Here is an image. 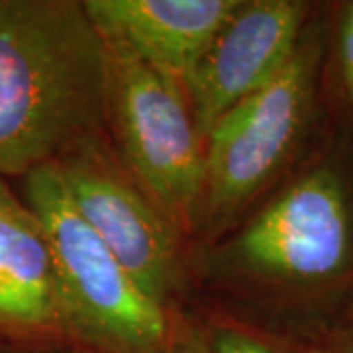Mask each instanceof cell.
Segmentation results:
<instances>
[{
	"mask_svg": "<svg viewBox=\"0 0 353 353\" xmlns=\"http://www.w3.org/2000/svg\"><path fill=\"white\" fill-rule=\"evenodd\" d=\"M208 273L308 338L353 301V143L328 130L304 161L210 245Z\"/></svg>",
	"mask_w": 353,
	"mask_h": 353,
	"instance_id": "6da1fadb",
	"label": "cell"
},
{
	"mask_svg": "<svg viewBox=\"0 0 353 353\" xmlns=\"http://www.w3.org/2000/svg\"><path fill=\"white\" fill-rule=\"evenodd\" d=\"M106 41L81 0H0V176L106 132Z\"/></svg>",
	"mask_w": 353,
	"mask_h": 353,
	"instance_id": "7a4b0ae2",
	"label": "cell"
},
{
	"mask_svg": "<svg viewBox=\"0 0 353 353\" xmlns=\"http://www.w3.org/2000/svg\"><path fill=\"white\" fill-rule=\"evenodd\" d=\"M324 50L326 18L320 8L289 65L208 132L192 236L208 245L224 238L314 150Z\"/></svg>",
	"mask_w": 353,
	"mask_h": 353,
	"instance_id": "3957f363",
	"label": "cell"
},
{
	"mask_svg": "<svg viewBox=\"0 0 353 353\" xmlns=\"http://www.w3.org/2000/svg\"><path fill=\"white\" fill-rule=\"evenodd\" d=\"M22 181V199L50 243L55 277L77 350L161 353L173 312L138 285L108 245L81 218L53 165Z\"/></svg>",
	"mask_w": 353,
	"mask_h": 353,
	"instance_id": "277c9868",
	"label": "cell"
},
{
	"mask_svg": "<svg viewBox=\"0 0 353 353\" xmlns=\"http://www.w3.org/2000/svg\"><path fill=\"white\" fill-rule=\"evenodd\" d=\"M106 41V39H104ZM106 132L128 171L185 236L194 232L204 138L185 90L124 48L106 41Z\"/></svg>",
	"mask_w": 353,
	"mask_h": 353,
	"instance_id": "5b68a950",
	"label": "cell"
},
{
	"mask_svg": "<svg viewBox=\"0 0 353 353\" xmlns=\"http://www.w3.org/2000/svg\"><path fill=\"white\" fill-rule=\"evenodd\" d=\"M51 165L77 212L139 287L176 310L187 281L185 234L128 171L108 132L79 141Z\"/></svg>",
	"mask_w": 353,
	"mask_h": 353,
	"instance_id": "8992f818",
	"label": "cell"
},
{
	"mask_svg": "<svg viewBox=\"0 0 353 353\" xmlns=\"http://www.w3.org/2000/svg\"><path fill=\"white\" fill-rule=\"evenodd\" d=\"M318 10L304 0H241L181 83L202 138L289 65Z\"/></svg>",
	"mask_w": 353,
	"mask_h": 353,
	"instance_id": "52a82bcc",
	"label": "cell"
},
{
	"mask_svg": "<svg viewBox=\"0 0 353 353\" xmlns=\"http://www.w3.org/2000/svg\"><path fill=\"white\" fill-rule=\"evenodd\" d=\"M77 347L50 243L32 208L0 176V353Z\"/></svg>",
	"mask_w": 353,
	"mask_h": 353,
	"instance_id": "ba28073f",
	"label": "cell"
},
{
	"mask_svg": "<svg viewBox=\"0 0 353 353\" xmlns=\"http://www.w3.org/2000/svg\"><path fill=\"white\" fill-rule=\"evenodd\" d=\"M101 36L183 83L241 0H83Z\"/></svg>",
	"mask_w": 353,
	"mask_h": 353,
	"instance_id": "9c48e42d",
	"label": "cell"
},
{
	"mask_svg": "<svg viewBox=\"0 0 353 353\" xmlns=\"http://www.w3.org/2000/svg\"><path fill=\"white\" fill-rule=\"evenodd\" d=\"M326 18V50L322 97L328 102L340 136L353 143V0L330 4Z\"/></svg>",
	"mask_w": 353,
	"mask_h": 353,
	"instance_id": "30bf717a",
	"label": "cell"
},
{
	"mask_svg": "<svg viewBox=\"0 0 353 353\" xmlns=\"http://www.w3.org/2000/svg\"><path fill=\"white\" fill-rule=\"evenodd\" d=\"M202 330L210 353H316L299 338L232 316H214Z\"/></svg>",
	"mask_w": 353,
	"mask_h": 353,
	"instance_id": "8fae6325",
	"label": "cell"
},
{
	"mask_svg": "<svg viewBox=\"0 0 353 353\" xmlns=\"http://www.w3.org/2000/svg\"><path fill=\"white\" fill-rule=\"evenodd\" d=\"M303 341L316 353H353V301Z\"/></svg>",
	"mask_w": 353,
	"mask_h": 353,
	"instance_id": "7c38bea8",
	"label": "cell"
},
{
	"mask_svg": "<svg viewBox=\"0 0 353 353\" xmlns=\"http://www.w3.org/2000/svg\"><path fill=\"white\" fill-rule=\"evenodd\" d=\"M161 353H210L204 330L199 324H192L189 318L181 314L176 308L171 320L169 340Z\"/></svg>",
	"mask_w": 353,
	"mask_h": 353,
	"instance_id": "4fadbf2b",
	"label": "cell"
},
{
	"mask_svg": "<svg viewBox=\"0 0 353 353\" xmlns=\"http://www.w3.org/2000/svg\"><path fill=\"white\" fill-rule=\"evenodd\" d=\"M38 353H79L77 347H65V350H51V352H38ZM81 353H87V352H81Z\"/></svg>",
	"mask_w": 353,
	"mask_h": 353,
	"instance_id": "5bb4252c",
	"label": "cell"
}]
</instances>
